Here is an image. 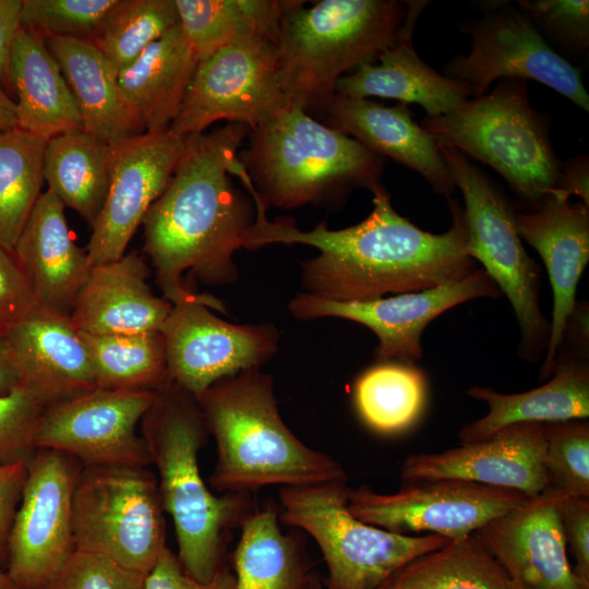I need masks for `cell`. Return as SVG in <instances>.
Returning <instances> with one entry per match:
<instances>
[{
  "label": "cell",
  "mask_w": 589,
  "mask_h": 589,
  "mask_svg": "<svg viewBox=\"0 0 589 589\" xmlns=\"http://www.w3.org/2000/svg\"><path fill=\"white\" fill-rule=\"evenodd\" d=\"M250 131L244 124L227 122L209 133L185 136L166 188L143 218V250L172 305L196 302L226 313L221 300L190 290L181 279L187 271L211 286L238 278L233 254L242 248L254 211L235 188L229 171Z\"/></svg>",
  "instance_id": "obj_2"
},
{
  "label": "cell",
  "mask_w": 589,
  "mask_h": 589,
  "mask_svg": "<svg viewBox=\"0 0 589 589\" xmlns=\"http://www.w3.org/2000/svg\"><path fill=\"white\" fill-rule=\"evenodd\" d=\"M589 309L584 302H576L568 315L564 330L563 344L561 348H566L576 354L585 358L589 346Z\"/></svg>",
  "instance_id": "obj_50"
},
{
  "label": "cell",
  "mask_w": 589,
  "mask_h": 589,
  "mask_svg": "<svg viewBox=\"0 0 589 589\" xmlns=\"http://www.w3.org/2000/svg\"><path fill=\"white\" fill-rule=\"evenodd\" d=\"M348 508L358 519L406 534L469 536L528 500L525 494L472 481L442 478L402 482L394 493L348 488Z\"/></svg>",
  "instance_id": "obj_13"
},
{
  "label": "cell",
  "mask_w": 589,
  "mask_h": 589,
  "mask_svg": "<svg viewBox=\"0 0 589 589\" xmlns=\"http://www.w3.org/2000/svg\"><path fill=\"white\" fill-rule=\"evenodd\" d=\"M517 8L536 28L569 55L584 57L589 48L588 0H519Z\"/></svg>",
  "instance_id": "obj_41"
},
{
  "label": "cell",
  "mask_w": 589,
  "mask_h": 589,
  "mask_svg": "<svg viewBox=\"0 0 589 589\" xmlns=\"http://www.w3.org/2000/svg\"><path fill=\"white\" fill-rule=\"evenodd\" d=\"M465 206L466 251L508 299L520 329V354L536 361L546 349L549 324L539 304L540 274L516 227L517 211L505 192L469 157L437 145Z\"/></svg>",
  "instance_id": "obj_9"
},
{
  "label": "cell",
  "mask_w": 589,
  "mask_h": 589,
  "mask_svg": "<svg viewBox=\"0 0 589 589\" xmlns=\"http://www.w3.org/2000/svg\"><path fill=\"white\" fill-rule=\"evenodd\" d=\"M27 477V460L0 462V566L5 565L8 539Z\"/></svg>",
  "instance_id": "obj_47"
},
{
  "label": "cell",
  "mask_w": 589,
  "mask_h": 589,
  "mask_svg": "<svg viewBox=\"0 0 589 589\" xmlns=\"http://www.w3.org/2000/svg\"><path fill=\"white\" fill-rule=\"evenodd\" d=\"M378 589H512V586L500 563L471 533L414 558Z\"/></svg>",
  "instance_id": "obj_34"
},
{
  "label": "cell",
  "mask_w": 589,
  "mask_h": 589,
  "mask_svg": "<svg viewBox=\"0 0 589 589\" xmlns=\"http://www.w3.org/2000/svg\"><path fill=\"white\" fill-rule=\"evenodd\" d=\"M144 589H236V576L224 564L211 580L199 581L185 573L177 554L166 548L146 576Z\"/></svg>",
  "instance_id": "obj_45"
},
{
  "label": "cell",
  "mask_w": 589,
  "mask_h": 589,
  "mask_svg": "<svg viewBox=\"0 0 589 589\" xmlns=\"http://www.w3.org/2000/svg\"><path fill=\"white\" fill-rule=\"evenodd\" d=\"M544 466L549 486L564 497H589V423H544Z\"/></svg>",
  "instance_id": "obj_39"
},
{
  "label": "cell",
  "mask_w": 589,
  "mask_h": 589,
  "mask_svg": "<svg viewBox=\"0 0 589 589\" xmlns=\"http://www.w3.org/2000/svg\"><path fill=\"white\" fill-rule=\"evenodd\" d=\"M552 195L569 200L576 195L589 207V160L588 155H579L562 163Z\"/></svg>",
  "instance_id": "obj_49"
},
{
  "label": "cell",
  "mask_w": 589,
  "mask_h": 589,
  "mask_svg": "<svg viewBox=\"0 0 589 589\" xmlns=\"http://www.w3.org/2000/svg\"><path fill=\"white\" fill-rule=\"evenodd\" d=\"M160 333L168 380L195 397L221 378L260 369L279 340L269 323L232 324L196 302L173 304Z\"/></svg>",
  "instance_id": "obj_17"
},
{
  "label": "cell",
  "mask_w": 589,
  "mask_h": 589,
  "mask_svg": "<svg viewBox=\"0 0 589 589\" xmlns=\"http://www.w3.org/2000/svg\"><path fill=\"white\" fill-rule=\"evenodd\" d=\"M195 398L216 443L209 484L217 492L347 481L336 459L305 445L285 424L273 378L260 369L221 378Z\"/></svg>",
  "instance_id": "obj_4"
},
{
  "label": "cell",
  "mask_w": 589,
  "mask_h": 589,
  "mask_svg": "<svg viewBox=\"0 0 589 589\" xmlns=\"http://www.w3.org/2000/svg\"><path fill=\"white\" fill-rule=\"evenodd\" d=\"M64 205L50 191L37 200L13 252L25 272L36 305L69 315L92 265L74 241Z\"/></svg>",
  "instance_id": "obj_25"
},
{
  "label": "cell",
  "mask_w": 589,
  "mask_h": 589,
  "mask_svg": "<svg viewBox=\"0 0 589 589\" xmlns=\"http://www.w3.org/2000/svg\"><path fill=\"white\" fill-rule=\"evenodd\" d=\"M0 589H21L2 566H0Z\"/></svg>",
  "instance_id": "obj_53"
},
{
  "label": "cell",
  "mask_w": 589,
  "mask_h": 589,
  "mask_svg": "<svg viewBox=\"0 0 589 589\" xmlns=\"http://www.w3.org/2000/svg\"><path fill=\"white\" fill-rule=\"evenodd\" d=\"M35 306L31 283L13 250L0 244V337Z\"/></svg>",
  "instance_id": "obj_44"
},
{
  "label": "cell",
  "mask_w": 589,
  "mask_h": 589,
  "mask_svg": "<svg viewBox=\"0 0 589 589\" xmlns=\"http://www.w3.org/2000/svg\"><path fill=\"white\" fill-rule=\"evenodd\" d=\"M46 407L17 386L0 396V462L28 460L36 429Z\"/></svg>",
  "instance_id": "obj_42"
},
{
  "label": "cell",
  "mask_w": 589,
  "mask_h": 589,
  "mask_svg": "<svg viewBox=\"0 0 589 589\" xmlns=\"http://www.w3.org/2000/svg\"><path fill=\"white\" fill-rule=\"evenodd\" d=\"M182 33L201 60L245 38L277 41L281 21L296 0H175Z\"/></svg>",
  "instance_id": "obj_33"
},
{
  "label": "cell",
  "mask_w": 589,
  "mask_h": 589,
  "mask_svg": "<svg viewBox=\"0 0 589 589\" xmlns=\"http://www.w3.org/2000/svg\"><path fill=\"white\" fill-rule=\"evenodd\" d=\"M148 274L137 251L92 266L69 314L72 325L91 335L160 332L172 304L152 291Z\"/></svg>",
  "instance_id": "obj_24"
},
{
  "label": "cell",
  "mask_w": 589,
  "mask_h": 589,
  "mask_svg": "<svg viewBox=\"0 0 589 589\" xmlns=\"http://www.w3.org/2000/svg\"><path fill=\"white\" fill-rule=\"evenodd\" d=\"M288 106L279 79L277 41L239 39L199 60L169 131L185 137L220 120L253 130Z\"/></svg>",
  "instance_id": "obj_11"
},
{
  "label": "cell",
  "mask_w": 589,
  "mask_h": 589,
  "mask_svg": "<svg viewBox=\"0 0 589 589\" xmlns=\"http://www.w3.org/2000/svg\"><path fill=\"white\" fill-rule=\"evenodd\" d=\"M23 0H0V84L10 95V60L14 38L21 26Z\"/></svg>",
  "instance_id": "obj_48"
},
{
  "label": "cell",
  "mask_w": 589,
  "mask_h": 589,
  "mask_svg": "<svg viewBox=\"0 0 589 589\" xmlns=\"http://www.w3.org/2000/svg\"><path fill=\"white\" fill-rule=\"evenodd\" d=\"M17 128L15 101L0 84V132Z\"/></svg>",
  "instance_id": "obj_52"
},
{
  "label": "cell",
  "mask_w": 589,
  "mask_h": 589,
  "mask_svg": "<svg viewBox=\"0 0 589 589\" xmlns=\"http://www.w3.org/2000/svg\"><path fill=\"white\" fill-rule=\"evenodd\" d=\"M238 158L266 207L290 209L381 182L386 158L288 106L250 131Z\"/></svg>",
  "instance_id": "obj_5"
},
{
  "label": "cell",
  "mask_w": 589,
  "mask_h": 589,
  "mask_svg": "<svg viewBox=\"0 0 589 589\" xmlns=\"http://www.w3.org/2000/svg\"><path fill=\"white\" fill-rule=\"evenodd\" d=\"M548 486L473 532L505 572L512 589H589L567 557L560 506Z\"/></svg>",
  "instance_id": "obj_19"
},
{
  "label": "cell",
  "mask_w": 589,
  "mask_h": 589,
  "mask_svg": "<svg viewBox=\"0 0 589 589\" xmlns=\"http://www.w3.org/2000/svg\"><path fill=\"white\" fill-rule=\"evenodd\" d=\"M141 422L163 506L175 526L178 560L188 575L208 581L226 564L230 532L259 509L254 497L215 495L205 484L199 452L208 430L192 394L168 380Z\"/></svg>",
  "instance_id": "obj_3"
},
{
  "label": "cell",
  "mask_w": 589,
  "mask_h": 589,
  "mask_svg": "<svg viewBox=\"0 0 589 589\" xmlns=\"http://www.w3.org/2000/svg\"><path fill=\"white\" fill-rule=\"evenodd\" d=\"M425 1H413L408 20L395 41L375 62L341 76L334 94L352 98L371 96L420 105L426 117L447 115L471 98L460 82L436 72L416 52L412 33Z\"/></svg>",
  "instance_id": "obj_26"
},
{
  "label": "cell",
  "mask_w": 589,
  "mask_h": 589,
  "mask_svg": "<svg viewBox=\"0 0 589 589\" xmlns=\"http://www.w3.org/2000/svg\"><path fill=\"white\" fill-rule=\"evenodd\" d=\"M67 454L37 449L8 539L5 570L21 589H43L74 549L72 501L80 473Z\"/></svg>",
  "instance_id": "obj_14"
},
{
  "label": "cell",
  "mask_w": 589,
  "mask_h": 589,
  "mask_svg": "<svg viewBox=\"0 0 589 589\" xmlns=\"http://www.w3.org/2000/svg\"><path fill=\"white\" fill-rule=\"evenodd\" d=\"M400 478L402 482L461 479L536 496L549 486L544 423H516L478 442L411 454L401 464Z\"/></svg>",
  "instance_id": "obj_20"
},
{
  "label": "cell",
  "mask_w": 589,
  "mask_h": 589,
  "mask_svg": "<svg viewBox=\"0 0 589 589\" xmlns=\"http://www.w3.org/2000/svg\"><path fill=\"white\" fill-rule=\"evenodd\" d=\"M10 80L16 96L19 129L46 141L83 130L75 99L59 64L45 38L32 29L21 27L14 38Z\"/></svg>",
  "instance_id": "obj_29"
},
{
  "label": "cell",
  "mask_w": 589,
  "mask_h": 589,
  "mask_svg": "<svg viewBox=\"0 0 589 589\" xmlns=\"http://www.w3.org/2000/svg\"><path fill=\"white\" fill-rule=\"evenodd\" d=\"M96 386L107 390H157L168 381L160 332L91 335L80 333Z\"/></svg>",
  "instance_id": "obj_35"
},
{
  "label": "cell",
  "mask_w": 589,
  "mask_h": 589,
  "mask_svg": "<svg viewBox=\"0 0 589 589\" xmlns=\"http://www.w3.org/2000/svg\"><path fill=\"white\" fill-rule=\"evenodd\" d=\"M254 219L242 237L253 251L273 243L305 244L318 250L302 263L305 293L336 301H370L386 293L423 290L466 277L476 261L466 251L467 231L460 202L447 199L452 225L443 233L424 231L400 216L380 183L372 189L373 209L357 225L333 230L326 221L301 230L293 220H269L250 180Z\"/></svg>",
  "instance_id": "obj_1"
},
{
  "label": "cell",
  "mask_w": 589,
  "mask_h": 589,
  "mask_svg": "<svg viewBox=\"0 0 589 589\" xmlns=\"http://www.w3.org/2000/svg\"><path fill=\"white\" fill-rule=\"evenodd\" d=\"M164 512L146 467L85 466L72 501L74 549L146 577L167 548Z\"/></svg>",
  "instance_id": "obj_10"
},
{
  "label": "cell",
  "mask_w": 589,
  "mask_h": 589,
  "mask_svg": "<svg viewBox=\"0 0 589 589\" xmlns=\"http://www.w3.org/2000/svg\"><path fill=\"white\" fill-rule=\"evenodd\" d=\"M518 235L541 256L553 292L552 320L540 377L552 374L565 322L576 304L578 281L589 261V207L549 194L530 213L517 212Z\"/></svg>",
  "instance_id": "obj_22"
},
{
  "label": "cell",
  "mask_w": 589,
  "mask_h": 589,
  "mask_svg": "<svg viewBox=\"0 0 589 589\" xmlns=\"http://www.w3.org/2000/svg\"><path fill=\"white\" fill-rule=\"evenodd\" d=\"M119 0H23L21 26L41 37L92 40Z\"/></svg>",
  "instance_id": "obj_40"
},
{
  "label": "cell",
  "mask_w": 589,
  "mask_h": 589,
  "mask_svg": "<svg viewBox=\"0 0 589 589\" xmlns=\"http://www.w3.org/2000/svg\"><path fill=\"white\" fill-rule=\"evenodd\" d=\"M111 145L108 193L92 224L86 248L91 265L122 257L152 204L166 188L185 137L165 130L133 135Z\"/></svg>",
  "instance_id": "obj_18"
},
{
  "label": "cell",
  "mask_w": 589,
  "mask_h": 589,
  "mask_svg": "<svg viewBox=\"0 0 589 589\" xmlns=\"http://www.w3.org/2000/svg\"><path fill=\"white\" fill-rule=\"evenodd\" d=\"M426 382L414 364L381 361L357 378L353 400L362 421L373 431L394 434L410 428L421 414Z\"/></svg>",
  "instance_id": "obj_36"
},
{
  "label": "cell",
  "mask_w": 589,
  "mask_h": 589,
  "mask_svg": "<svg viewBox=\"0 0 589 589\" xmlns=\"http://www.w3.org/2000/svg\"><path fill=\"white\" fill-rule=\"evenodd\" d=\"M317 113L324 124L418 172L435 193L453 197L457 188L438 146L414 122L407 104L388 107L369 98L333 94Z\"/></svg>",
  "instance_id": "obj_23"
},
{
  "label": "cell",
  "mask_w": 589,
  "mask_h": 589,
  "mask_svg": "<svg viewBox=\"0 0 589 589\" xmlns=\"http://www.w3.org/2000/svg\"><path fill=\"white\" fill-rule=\"evenodd\" d=\"M155 396L156 390L96 388L47 406L34 446L67 454L85 466L147 467L151 457L136 426Z\"/></svg>",
  "instance_id": "obj_15"
},
{
  "label": "cell",
  "mask_w": 589,
  "mask_h": 589,
  "mask_svg": "<svg viewBox=\"0 0 589 589\" xmlns=\"http://www.w3.org/2000/svg\"><path fill=\"white\" fill-rule=\"evenodd\" d=\"M75 99L83 130L109 144L141 134L122 103L118 70L89 40L45 38Z\"/></svg>",
  "instance_id": "obj_30"
},
{
  "label": "cell",
  "mask_w": 589,
  "mask_h": 589,
  "mask_svg": "<svg viewBox=\"0 0 589 589\" xmlns=\"http://www.w3.org/2000/svg\"><path fill=\"white\" fill-rule=\"evenodd\" d=\"M421 128L437 145L489 165L531 209L555 188L562 163L548 120L530 101L528 81L500 80L452 112L425 117Z\"/></svg>",
  "instance_id": "obj_7"
},
{
  "label": "cell",
  "mask_w": 589,
  "mask_h": 589,
  "mask_svg": "<svg viewBox=\"0 0 589 589\" xmlns=\"http://www.w3.org/2000/svg\"><path fill=\"white\" fill-rule=\"evenodd\" d=\"M544 385L520 394H502L473 386L468 395L484 401L488 413L458 431L460 444L488 438L498 430L522 422L552 423L589 417V368L585 358L561 348Z\"/></svg>",
  "instance_id": "obj_27"
},
{
  "label": "cell",
  "mask_w": 589,
  "mask_h": 589,
  "mask_svg": "<svg viewBox=\"0 0 589 589\" xmlns=\"http://www.w3.org/2000/svg\"><path fill=\"white\" fill-rule=\"evenodd\" d=\"M111 167V145L84 130L58 134L46 142L44 179L64 207L91 225L105 203Z\"/></svg>",
  "instance_id": "obj_32"
},
{
  "label": "cell",
  "mask_w": 589,
  "mask_h": 589,
  "mask_svg": "<svg viewBox=\"0 0 589 589\" xmlns=\"http://www.w3.org/2000/svg\"><path fill=\"white\" fill-rule=\"evenodd\" d=\"M461 32L471 36L470 52L453 58L443 75L464 84L471 97L485 94L495 80H533L589 111L580 70L509 2L495 4L482 19L466 23Z\"/></svg>",
  "instance_id": "obj_12"
},
{
  "label": "cell",
  "mask_w": 589,
  "mask_h": 589,
  "mask_svg": "<svg viewBox=\"0 0 589 589\" xmlns=\"http://www.w3.org/2000/svg\"><path fill=\"white\" fill-rule=\"evenodd\" d=\"M298 1L283 17L277 59L290 106L317 112L350 70L375 62L408 20L413 1Z\"/></svg>",
  "instance_id": "obj_6"
},
{
  "label": "cell",
  "mask_w": 589,
  "mask_h": 589,
  "mask_svg": "<svg viewBox=\"0 0 589 589\" xmlns=\"http://www.w3.org/2000/svg\"><path fill=\"white\" fill-rule=\"evenodd\" d=\"M19 386V376L3 338L0 337V396Z\"/></svg>",
  "instance_id": "obj_51"
},
{
  "label": "cell",
  "mask_w": 589,
  "mask_h": 589,
  "mask_svg": "<svg viewBox=\"0 0 589 589\" xmlns=\"http://www.w3.org/2000/svg\"><path fill=\"white\" fill-rule=\"evenodd\" d=\"M3 339L19 386L45 407L97 388L88 351L69 315L36 305Z\"/></svg>",
  "instance_id": "obj_21"
},
{
  "label": "cell",
  "mask_w": 589,
  "mask_h": 589,
  "mask_svg": "<svg viewBox=\"0 0 589 589\" xmlns=\"http://www.w3.org/2000/svg\"><path fill=\"white\" fill-rule=\"evenodd\" d=\"M197 62L178 24L119 70L122 103L141 134L169 129L181 109Z\"/></svg>",
  "instance_id": "obj_28"
},
{
  "label": "cell",
  "mask_w": 589,
  "mask_h": 589,
  "mask_svg": "<svg viewBox=\"0 0 589 589\" xmlns=\"http://www.w3.org/2000/svg\"><path fill=\"white\" fill-rule=\"evenodd\" d=\"M178 24L175 0H119L89 41L119 72Z\"/></svg>",
  "instance_id": "obj_38"
},
{
  "label": "cell",
  "mask_w": 589,
  "mask_h": 589,
  "mask_svg": "<svg viewBox=\"0 0 589 589\" xmlns=\"http://www.w3.org/2000/svg\"><path fill=\"white\" fill-rule=\"evenodd\" d=\"M347 481L279 490V520L309 533L322 552L325 589H378L414 558L449 539L406 536L369 525L348 508Z\"/></svg>",
  "instance_id": "obj_8"
},
{
  "label": "cell",
  "mask_w": 589,
  "mask_h": 589,
  "mask_svg": "<svg viewBox=\"0 0 589 589\" xmlns=\"http://www.w3.org/2000/svg\"><path fill=\"white\" fill-rule=\"evenodd\" d=\"M304 589H325L323 580L315 574H311Z\"/></svg>",
  "instance_id": "obj_54"
},
{
  "label": "cell",
  "mask_w": 589,
  "mask_h": 589,
  "mask_svg": "<svg viewBox=\"0 0 589 589\" xmlns=\"http://www.w3.org/2000/svg\"><path fill=\"white\" fill-rule=\"evenodd\" d=\"M46 142L19 128L0 132V244L9 250L43 193Z\"/></svg>",
  "instance_id": "obj_37"
},
{
  "label": "cell",
  "mask_w": 589,
  "mask_h": 589,
  "mask_svg": "<svg viewBox=\"0 0 589 589\" xmlns=\"http://www.w3.org/2000/svg\"><path fill=\"white\" fill-rule=\"evenodd\" d=\"M231 560L236 589H304L312 574L303 542L283 532L272 508L244 521Z\"/></svg>",
  "instance_id": "obj_31"
},
{
  "label": "cell",
  "mask_w": 589,
  "mask_h": 589,
  "mask_svg": "<svg viewBox=\"0 0 589 589\" xmlns=\"http://www.w3.org/2000/svg\"><path fill=\"white\" fill-rule=\"evenodd\" d=\"M145 578L104 556L74 550L43 589H144Z\"/></svg>",
  "instance_id": "obj_43"
},
{
  "label": "cell",
  "mask_w": 589,
  "mask_h": 589,
  "mask_svg": "<svg viewBox=\"0 0 589 589\" xmlns=\"http://www.w3.org/2000/svg\"><path fill=\"white\" fill-rule=\"evenodd\" d=\"M560 517L566 545L575 560L573 569L589 584V497H564Z\"/></svg>",
  "instance_id": "obj_46"
},
{
  "label": "cell",
  "mask_w": 589,
  "mask_h": 589,
  "mask_svg": "<svg viewBox=\"0 0 589 589\" xmlns=\"http://www.w3.org/2000/svg\"><path fill=\"white\" fill-rule=\"evenodd\" d=\"M494 281L483 269L432 288L398 293L370 301H336L309 293L296 296L289 303L297 320L339 317L360 323L377 337L375 358L414 364L422 357L421 336L440 314L468 300L500 296Z\"/></svg>",
  "instance_id": "obj_16"
}]
</instances>
